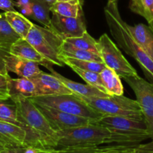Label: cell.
Segmentation results:
<instances>
[{"mask_svg":"<svg viewBox=\"0 0 153 153\" xmlns=\"http://www.w3.org/2000/svg\"><path fill=\"white\" fill-rule=\"evenodd\" d=\"M17 108L19 126L26 133L28 147L37 149H56L58 136L49 125L44 115L29 99L15 102Z\"/></svg>","mask_w":153,"mask_h":153,"instance_id":"1","label":"cell"},{"mask_svg":"<svg viewBox=\"0 0 153 153\" xmlns=\"http://www.w3.org/2000/svg\"><path fill=\"white\" fill-rule=\"evenodd\" d=\"M104 12L111 34L119 47L138 63L146 79L153 83V60L133 38L128 25L121 17L117 1H108Z\"/></svg>","mask_w":153,"mask_h":153,"instance_id":"2","label":"cell"},{"mask_svg":"<svg viewBox=\"0 0 153 153\" xmlns=\"http://www.w3.org/2000/svg\"><path fill=\"white\" fill-rule=\"evenodd\" d=\"M95 122L111 132L113 143L117 145L136 146L140 142L151 138L144 119L104 116Z\"/></svg>","mask_w":153,"mask_h":153,"instance_id":"3","label":"cell"},{"mask_svg":"<svg viewBox=\"0 0 153 153\" xmlns=\"http://www.w3.org/2000/svg\"><path fill=\"white\" fill-rule=\"evenodd\" d=\"M58 136L56 149L75 146H97L113 143L112 134L107 128L95 120L83 126L57 131Z\"/></svg>","mask_w":153,"mask_h":153,"instance_id":"4","label":"cell"},{"mask_svg":"<svg viewBox=\"0 0 153 153\" xmlns=\"http://www.w3.org/2000/svg\"><path fill=\"white\" fill-rule=\"evenodd\" d=\"M78 97L84 100L91 108L103 116L144 119L141 108L137 100H131L123 95H113L106 97Z\"/></svg>","mask_w":153,"mask_h":153,"instance_id":"5","label":"cell"},{"mask_svg":"<svg viewBox=\"0 0 153 153\" xmlns=\"http://www.w3.org/2000/svg\"><path fill=\"white\" fill-rule=\"evenodd\" d=\"M32 102L37 105L47 106L70 114L98 120L103 115L91 108L84 100L73 94L60 95L43 96L29 98Z\"/></svg>","mask_w":153,"mask_h":153,"instance_id":"6","label":"cell"},{"mask_svg":"<svg viewBox=\"0 0 153 153\" xmlns=\"http://www.w3.org/2000/svg\"><path fill=\"white\" fill-rule=\"evenodd\" d=\"M25 39L50 64L65 65L59 57L64 40L52 29L34 24Z\"/></svg>","mask_w":153,"mask_h":153,"instance_id":"7","label":"cell"},{"mask_svg":"<svg viewBox=\"0 0 153 153\" xmlns=\"http://www.w3.org/2000/svg\"><path fill=\"white\" fill-rule=\"evenodd\" d=\"M97 50L105 65L114 70L120 78L138 76L135 69L106 34H103L97 40Z\"/></svg>","mask_w":153,"mask_h":153,"instance_id":"8","label":"cell"},{"mask_svg":"<svg viewBox=\"0 0 153 153\" xmlns=\"http://www.w3.org/2000/svg\"><path fill=\"white\" fill-rule=\"evenodd\" d=\"M125 81L133 90L137 102L141 108L147 131L153 137V83L139 76L125 78Z\"/></svg>","mask_w":153,"mask_h":153,"instance_id":"9","label":"cell"},{"mask_svg":"<svg viewBox=\"0 0 153 153\" xmlns=\"http://www.w3.org/2000/svg\"><path fill=\"white\" fill-rule=\"evenodd\" d=\"M36 105V104H35ZM39 110L44 115L49 125L55 131H65L91 123L94 120L70 114L47 106L37 105Z\"/></svg>","mask_w":153,"mask_h":153,"instance_id":"10","label":"cell"},{"mask_svg":"<svg viewBox=\"0 0 153 153\" xmlns=\"http://www.w3.org/2000/svg\"><path fill=\"white\" fill-rule=\"evenodd\" d=\"M83 16L68 17L52 13L49 28L64 40L71 37H81L87 31Z\"/></svg>","mask_w":153,"mask_h":153,"instance_id":"11","label":"cell"},{"mask_svg":"<svg viewBox=\"0 0 153 153\" xmlns=\"http://www.w3.org/2000/svg\"><path fill=\"white\" fill-rule=\"evenodd\" d=\"M31 79L35 85V97L73 94L52 73L48 74L41 71L37 76L31 78Z\"/></svg>","mask_w":153,"mask_h":153,"instance_id":"12","label":"cell"},{"mask_svg":"<svg viewBox=\"0 0 153 153\" xmlns=\"http://www.w3.org/2000/svg\"><path fill=\"white\" fill-rule=\"evenodd\" d=\"M0 143L7 148L28 147L26 133L16 124L0 120Z\"/></svg>","mask_w":153,"mask_h":153,"instance_id":"13","label":"cell"},{"mask_svg":"<svg viewBox=\"0 0 153 153\" xmlns=\"http://www.w3.org/2000/svg\"><path fill=\"white\" fill-rule=\"evenodd\" d=\"M4 59L7 72L15 73L19 77L31 79L42 71L39 67L38 63L18 58L10 52L5 55Z\"/></svg>","mask_w":153,"mask_h":153,"instance_id":"14","label":"cell"},{"mask_svg":"<svg viewBox=\"0 0 153 153\" xmlns=\"http://www.w3.org/2000/svg\"><path fill=\"white\" fill-rule=\"evenodd\" d=\"M36 88L34 82L29 78H10L8 82L9 99L13 102L22 99L35 97Z\"/></svg>","mask_w":153,"mask_h":153,"instance_id":"15","label":"cell"},{"mask_svg":"<svg viewBox=\"0 0 153 153\" xmlns=\"http://www.w3.org/2000/svg\"><path fill=\"white\" fill-rule=\"evenodd\" d=\"M52 64H46L44 66L46 68L50 70L51 73L53 76H55L57 79H59L73 94H76L77 96H81V97H108L109 95L105 94L102 91H100L97 88H94V87L91 86L90 85H83V84L78 83V82H75L73 81L70 80V79H67L64 76H61L58 73H57L55 70H53L52 67Z\"/></svg>","mask_w":153,"mask_h":153,"instance_id":"16","label":"cell"},{"mask_svg":"<svg viewBox=\"0 0 153 153\" xmlns=\"http://www.w3.org/2000/svg\"><path fill=\"white\" fill-rule=\"evenodd\" d=\"M9 52L18 58L34 61L43 66H45L46 64H49L36 50L35 48L25 38H19V40H16L10 46Z\"/></svg>","mask_w":153,"mask_h":153,"instance_id":"17","label":"cell"},{"mask_svg":"<svg viewBox=\"0 0 153 153\" xmlns=\"http://www.w3.org/2000/svg\"><path fill=\"white\" fill-rule=\"evenodd\" d=\"M128 30L139 46L153 60L152 28L149 25L140 23L133 26L128 25Z\"/></svg>","mask_w":153,"mask_h":153,"instance_id":"18","label":"cell"},{"mask_svg":"<svg viewBox=\"0 0 153 153\" xmlns=\"http://www.w3.org/2000/svg\"><path fill=\"white\" fill-rule=\"evenodd\" d=\"M4 13L7 22L15 32L19 34L21 38H26L30 30L34 25V23L27 19L23 14L16 10L6 11Z\"/></svg>","mask_w":153,"mask_h":153,"instance_id":"19","label":"cell"},{"mask_svg":"<svg viewBox=\"0 0 153 153\" xmlns=\"http://www.w3.org/2000/svg\"><path fill=\"white\" fill-rule=\"evenodd\" d=\"M103 85L110 96H121L123 94V86L120 77L111 69L106 67L100 73Z\"/></svg>","mask_w":153,"mask_h":153,"instance_id":"20","label":"cell"},{"mask_svg":"<svg viewBox=\"0 0 153 153\" xmlns=\"http://www.w3.org/2000/svg\"><path fill=\"white\" fill-rule=\"evenodd\" d=\"M60 56L67 57V58H71L78 60H85V61H97V62L103 63L102 59L101 57L100 56L98 53L91 52V51L77 49V48L73 47V46H71V45L69 44L65 41H64L62 46H61Z\"/></svg>","mask_w":153,"mask_h":153,"instance_id":"21","label":"cell"},{"mask_svg":"<svg viewBox=\"0 0 153 153\" xmlns=\"http://www.w3.org/2000/svg\"><path fill=\"white\" fill-rule=\"evenodd\" d=\"M21 38L7 22L5 13H0V48L9 50L10 46Z\"/></svg>","mask_w":153,"mask_h":153,"instance_id":"22","label":"cell"},{"mask_svg":"<svg viewBox=\"0 0 153 153\" xmlns=\"http://www.w3.org/2000/svg\"><path fill=\"white\" fill-rule=\"evenodd\" d=\"M83 4L79 3L70 2V1H56L50 7L52 13H58L64 16L68 17H78L84 16Z\"/></svg>","mask_w":153,"mask_h":153,"instance_id":"23","label":"cell"},{"mask_svg":"<svg viewBox=\"0 0 153 153\" xmlns=\"http://www.w3.org/2000/svg\"><path fill=\"white\" fill-rule=\"evenodd\" d=\"M50 7L44 0H31L32 15L31 17L34 20L40 22L45 27L50 26Z\"/></svg>","mask_w":153,"mask_h":153,"instance_id":"24","label":"cell"},{"mask_svg":"<svg viewBox=\"0 0 153 153\" xmlns=\"http://www.w3.org/2000/svg\"><path fill=\"white\" fill-rule=\"evenodd\" d=\"M60 59L65 65L69 66V67H76L82 70L96 72L98 73H101L106 67L104 63L97 62V61L78 60L64 56H60Z\"/></svg>","mask_w":153,"mask_h":153,"instance_id":"25","label":"cell"},{"mask_svg":"<svg viewBox=\"0 0 153 153\" xmlns=\"http://www.w3.org/2000/svg\"><path fill=\"white\" fill-rule=\"evenodd\" d=\"M129 8L145 18L149 24L153 22V0H130Z\"/></svg>","mask_w":153,"mask_h":153,"instance_id":"26","label":"cell"},{"mask_svg":"<svg viewBox=\"0 0 153 153\" xmlns=\"http://www.w3.org/2000/svg\"><path fill=\"white\" fill-rule=\"evenodd\" d=\"M64 41L77 49L98 53L97 41L88 34V31H86L81 37H71V38L66 39Z\"/></svg>","mask_w":153,"mask_h":153,"instance_id":"27","label":"cell"},{"mask_svg":"<svg viewBox=\"0 0 153 153\" xmlns=\"http://www.w3.org/2000/svg\"><path fill=\"white\" fill-rule=\"evenodd\" d=\"M0 120L11 123L20 126L17 120V108L13 101L10 102L8 100L0 99Z\"/></svg>","mask_w":153,"mask_h":153,"instance_id":"28","label":"cell"},{"mask_svg":"<svg viewBox=\"0 0 153 153\" xmlns=\"http://www.w3.org/2000/svg\"><path fill=\"white\" fill-rule=\"evenodd\" d=\"M70 67L75 72V73H77L84 81H85V82H86L88 85H91V86L99 89L100 91H102L105 94H108L107 91H106L104 85H103L102 84V82L101 80L100 73H96V72L82 70V69H79L76 67Z\"/></svg>","mask_w":153,"mask_h":153,"instance_id":"29","label":"cell"},{"mask_svg":"<svg viewBox=\"0 0 153 153\" xmlns=\"http://www.w3.org/2000/svg\"><path fill=\"white\" fill-rule=\"evenodd\" d=\"M118 146L119 145L117 144L107 146H75L56 149L57 153H107Z\"/></svg>","mask_w":153,"mask_h":153,"instance_id":"30","label":"cell"},{"mask_svg":"<svg viewBox=\"0 0 153 153\" xmlns=\"http://www.w3.org/2000/svg\"><path fill=\"white\" fill-rule=\"evenodd\" d=\"M14 4L20 10L22 14L25 16L31 17L32 15L31 0H16V1H14Z\"/></svg>","mask_w":153,"mask_h":153,"instance_id":"31","label":"cell"},{"mask_svg":"<svg viewBox=\"0 0 153 153\" xmlns=\"http://www.w3.org/2000/svg\"><path fill=\"white\" fill-rule=\"evenodd\" d=\"M9 74L4 75L0 73V95L9 100L8 82L10 79Z\"/></svg>","mask_w":153,"mask_h":153,"instance_id":"32","label":"cell"},{"mask_svg":"<svg viewBox=\"0 0 153 153\" xmlns=\"http://www.w3.org/2000/svg\"><path fill=\"white\" fill-rule=\"evenodd\" d=\"M150 142L137 144L133 147L132 153H153V137Z\"/></svg>","mask_w":153,"mask_h":153,"instance_id":"33","label":"cell"},{"mask_svg":"<svg viewBox=\"0 0 153 153\" xmlns=\"http://www.w3.org/2000/svg\"><path fill=\"white\" fill-rule=\"evenodd\" d=\"M35 148L32 147H15L7 148L0 153H34Z\"/></svg>","mask_w":153,"mask_h":153,"instance_id":"34","label":"cell"},{"mask_svg":"<svg viewBox=\"0 0 153 153\" xmlns=\"http://www.w3.org/2000/svg\"><path fill=\"white\" fill-rule=\"evenodd\" d=\"M9 52V50L0 48V73L4 75L8 74L5 64V55Z\"/></svg>","mask_w":153,"mask_h":153,"instance_id":"35","label":"cell"},{"mask_svg":"<svg viewBox=\"0 0 153 153\" xmlns=\"http://www.w3.org/2000/svg\"><path fill=\"white\" fill-rule=\"evenodd\" d=\"M14 1L12 0H0V9L6 11H14Z\"/></svg>","mask_w":153,"mask_h":153,"instance_id":"36","label":"cell"},{"mask_svg":"<svg viewBox=\"0 0 153 153\" xmlns=\"http://www.w3.org/2000/svg\"><path fill=\"white\" fill-rule=\"evenodd\" d=\"M135 146H126V145H119L113 150L109 151L107 153H132L133 147Z\"/></svg>","mask_w":153,"mask_h":153,"instance_id":"37","label":"cell"},{"mask_svg":"<svg viewBox=\"0 0 153 153\" xmlns=\"http://www.w3.org/2000/svg\"><path fill=\"white\" fill-rule=\"evenodd\" d=\"M34 153H57L56 149H37L35 148Z\"/></svg>","mask_w":153,"mask_h":153,"instance_id":"38","label":"cell"},{"mask_svg":"<svg viewBox=\"0 0 153 153\" xmlns=\"http://www.w3.org/2000/svg\"><path fill=\"white\" fill-rule=\"evenodd\" d=\"M58 1H70V2L79 3V4H84V0H57Z\"/></svg>","mask_w":153,"mask_h":153,"instance_id":"39","label":"cell"},{"mask_svg":"<svg viewBox=\"0 0 153 153\" xmlns=\"http://www.w3.org/2000/svg\"><path fill=\"white\" fill-rule=\"evenodd\" d=\"M44 1H46V2H47L48 4H49L50 6H52V4H55V3L56 2V1H57V0H44Z\"/></svg>","mask_w":153,"mask_h":153,"instance_id":"40","label":"cell"},{"mask_svg":"<svg viewBox=\"0 0 153 153\" xmlns=\"http://www.w3.org/2000/svg\"><path fill=\"white\" fill-rule=\"evenodd\" d=\"M5 149H7V147H5L4 145H2V144H1V143H0V152H1V151L4 150Z\"/></svg>","mask_w":153,"mask_h":153,"instance_id":"41","label":"cell"},{"mask_svg":"<svg viewBox=\"0 0 153 153\" xmlns=\"http://www.w3.org/2000/svg\"><path fill=\"white\" fill-rule=\"evenodd\" d=\"M149 26L151 27V28H152V30H153V22H151V23H149Z\"/></svg>","mask_w":153,"mask_h":153,"instance_id":"42","label":"cell"},{"mask_svg":"<svg viewBox=\"0 0 153 153\" xmlns=\"http://www.w3.org/2000/svg\"><path fill=\"white\" fill-rule=\"evenodd\" d=\"M0 99H1V100H7V99L4 98V97H2V96H1V95H0Z\"/></svg>","mask_w":153,"mask_h":153,"instance_id":"43","label":"cell"},{"mask_svg":"<svg viewBox=\"0 0 153 153\" xmlns=\"http://www.w3.org/2000/svg\"><path fill=\"white\" fill-rule=\"evenodd\" d=\"M108 1H118V0H108Z\"/></svg>","mask_w":153,"mask_h":153,"instance_id":"44","label":"cell"}]
</instances>
